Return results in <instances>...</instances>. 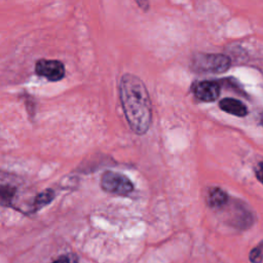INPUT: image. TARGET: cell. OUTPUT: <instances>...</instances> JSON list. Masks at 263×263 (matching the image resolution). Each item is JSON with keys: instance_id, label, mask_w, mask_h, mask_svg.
Masks as SVG:
<instances>
[{"instance_id": "obj_7", "label": "cell", "mask_w": 263, "mask_h": 263, "mask_svg": "<svg viewBox=\"0 0 263 263\" xmlns=\"http://www.w3.org/2000/svg\"><path fill=\"white\" fill-rule=\"evenodd\" d=\"M227 202H228V195L221 188L214 187L208 191L206 203L209 204V206L214 209H221L222 206L226 205Z\"/></svg>"}, {"instance_id": "obj_9", "label": "cell", "mask_w": 263, "mask_h": 263, "mask_svg": "<svg viewBox=\"0 0 263 263\" xmlns=\"http://www.w3.org/2000/svg\"><path fill=\"white\" fill-rule=\"evenodd\" d=\"M14 193V188L10 187L9 185L4 186L2 185L1 187V202L2 204H6L8 202H10L12 196Z\"/></svg>"}, {"instance_id": "obj_5", "label": "cell", "mask_w": 263, "mask_h": 263, "mask_svg": "<svg viewBox=\"0 0 263 263\" xmlns=\"http://www.w3.org/2000/svg\"><path fill=\"white\" fill-rule=\"evenodd\" d=\"M193 92L199 101L214 102L220 95V85L216 81H200L194 85Z\"/></svg>"}, {"instance_id": "obj_1", "label": "cell", "mask_w": 263, "mask_h": 263, "mask_svg": "<svg viewBox=\"0 0 263 263\" xmlns=\"http://www.w3.org/2000/svg\"><path fill=\"white\" fill-rule=\"evenodd\" d=\"M119 98L130 129L137 135L147 133L152 122V104L144 82L134 74L122 75Z\"/></svg>"}, {"instance_id": "obj_2", "label": "cell", "mask_w": 263, "mask_h": 263, "mask_svg": "<svg viewBox=\"0 0 263 263\" xmlns=\"http://www.w3.org/2000/svg\"><path fill=\"white\" fill-rule=\"evenodd\" d=\"M230 66V58L222 53H197L191 61V68L197 73L219 74L226 72Z\"/></svg>"}, {"instance_id": "obj_3", "label": "cell", "mask_w": 263, "mask_h": 263, "mask_svg": "<svg viewBox=\"0 0 263 263\" xmlns=\"http://www.w3.org/2000/svg\"><path fill=\"white\" fill-rule=\"evenodd\" d=\"M101 187L104 191L116 195H128L134 190L132 181L124 175L107 171L101 177Z\"/></svg>"}, {"instance_id": "obj_6", "label": "cell", "mask_w": 263, "mask_h": 263, "mask_svg": "<svg viewBox=\"0 0 263 263\" xmlns=\"http://www.w3.org/2000/svg\"><path fill=\"white\" fill-rule=\"evenodd\" d=\"M219 107L224 112L238 116V117H243L249 113L247 106L240 101L233 98H225L221 100L219 102Z\"/></svg>"}, {"instance_id": "obj_10", "label": "cell", "mask_w": 263, "mask_h": 263, "mask_svg": "<svg viewBox=\"0 0 263 263\" xmlns=\"http://www.w3.org/2000/svg\"><path fill=\"white\" fill-rule=\"evenodd\" d=\"M249 259L252 263H261L262 262V260H263V250L261 249L260 246L254 248L250 252Z\"/></svg>"}, {"instance_id": "obj_4", "label": "cell", "mask_w": 263, "mask_h": 263, "mask_svg": "<svg viewBox=\"0 0 263 263\" xmlns=\"http://www.w3.org/2000/svg\"><path fill=\"white\" fill-rule=\"evenodd\" d=\"M37 75L45 77L50 81H59L65 76V66L58 60L41 59L35 65Z\"/></svg>"}, {"instance_id": "obj_13", "label": "cell", "mask_w": 263, "mask_h": 263, "mask_svg": "<svg viewBox=\"0 0 263 263\" xmlns=\"http://www.w3.org/2000/svg\"><path fill=\"white\" fill-rule=\"evenodd\" d=\"M136 3L139 5L140 8H142L144 11H147L150 7V4H149V0H135Z\"/></svg>"}, {"instance_id": "obj_8", "label": "cell", "mask_w": 263, "mask_h": 263, "mask_svg": "<svg viewBox=\"0 0 263 263\" xmlns=\"http://www.w3.org/2000/svg\"><path fill=\"white\" fill-rule=\"evenodd\" d=\"M54 196H55V193L53 190L45 189L44 191H42L41 193L36 195L34 202H33V211L36 212V211L42 209L43 206L49 204L53 200Z\"/></svg>"}, {"instance_id": "obj_12", "label": "cell", "mask_w": 263, "mask_h": 263, "mask_svg": "<svg viewBox=\"0 0 263 263\" xmlns=\"http://www.w3.org/2000/svg\"><path fill=\"white\" fill-rule=\"evenodd\" d=\"M256 177L259 182L263 184V161L260 162L256 167Z\"/></svg>"}, {"instance_id": "obj_11", "label": "cell", "mask_w": 263, "mask_h": 263, "mask_svg": "<svg viewBox=\"0 0 263 263\" xmlns=\"http://www.w3.org/2000/svg\"><path fill=\"white\" fill-rule=\"evenodd\" d=\"M51 263H79L76 256L73 254H68V255H62Z\"/></svg>"}]
</instances>
